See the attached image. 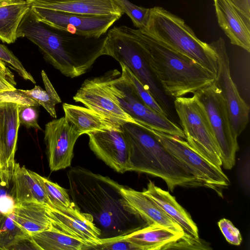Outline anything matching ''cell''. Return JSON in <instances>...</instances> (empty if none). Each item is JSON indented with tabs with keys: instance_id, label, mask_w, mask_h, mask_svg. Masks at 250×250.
I'll use <instances>...</instances> for the list:
<instances>
[{
	"instance_id": "obj_8",
	"label": "cell",
	"mask_w": 250,
	"mask_h": 250,
	"mask_svg": "<svg viewBox=\"0 0 250 250\" xmlns=\"http://www.w3.org/2000/svg\"><path fill=\"white\" fill-rule=\"evenodd\" d=\"M173 104L188 145L212 164L221 167L220 152L212 130L194 97H177Z\"/></svg>"
},
{
	"instance_id": "obj_5",
	"label": "cell",
	"mask_w": 250,
	"mask_h": 250,
	"mask_svg": "<svg viewBox=\"0 0 250 250\" xmlns=\"http://www.w3.org/2000/svg\"><path fill=\"white\" fill-rule=\"evenodd\" d=\"M140 30L188 57L216 77L217 64L214 50L210 43L198 39L181 18L155 6L150 8L146 26Z\"/></svg>"
},
{
	"instance_id": "obj_7",
	"label": "cell",
	"mask_w": 250,
	"mask_h": 250,
	"mask_svg": "<svg viewBox=\"0 0 250 250\" xmlns=\"http://www.w3.org/2000/svg\"><path fill=\"white\" fill-rule=\"evenodd\" d=\"M204 112L219 149L223 167L231 169L239 149L237 137L231 125L227 106L214 81L193 94Z\"/></svg>"
},
{
	"instance_id": "obj_19",
	"label": "cell",
	"mask_w": 250,
	"mask_h": 250,
	"mask_svg": "<svg viewBox=\"0 0 250 250\" xmlns=\"http://www.w3.org/2000/svg\"><path fill=\"white\" fill-rule=\"evenodd\" d=\"M31 7L56 11L92 15H118L124 13L113 0H26Z\"/></svg>"
},
{
	"instance_id": "obj_9",
	"label": "cell",
	"mask_w": 250,
	"mask_h": 250,
	"mask_svg": "<svg viewBox=\"0 0 250 250\" xmlns=\"http://www.w3.org/2000/svg\"><path fill=\"white\" fill-rule=\"evenodd\" d=\"M150 129L166 149L204 187L213 189L222 195V190L229 185L230 181L221 167L193 150L184 139Z\"/></svg>"
},
{
	"instance_id": "obj_25",
	"label": "cell",
	"mask_w": 250,
	"mask_h": 250,
	"mask_svg": "<svg viewBox=\"0 0 250 250\" xmlns=\"http://www.w3.org/2000/svg\"><path fill=\"white\" fill-rule=\"evenodd\" d=\"M31 6L26 0L0 1V40L8 44L17 40L19 26Z\"/></svg>"
},
{
	"instance_id": "obj_6",
	"label": "cell",
	"mask_w": 250,
	"mask_h": 250,
	"mask_svg": "<svg viewBox=\"0 0 250 250\" xmlns=\"http://www.w3.org/2000/svg\"><path fill=\"white\" fill-rule=\"evenodd\" d=\"M144 47L139 29L116 26L106 35L104 54L125 65L170 117L171 104L149 67L144 56Z\"/></svg>"
},
{
	"instance_id": "obj_36",
	"label": "cell",
	"mask_w": 250,
	"mask_h": 250,
	"mask_svg": "<svg viewBox=\"0 0 250 250\" xmlns=\"http://www.w3.org/2000/svg\"><path fill=\"white\" fill-rule=\"evenodd\" d=\"M91 250H140L138 247L123 237L102 240L101 244L93 246Z\"/></svg>"
},
{
	"instance_id": "obj_37",
	"label": "cell",
	"mask_w": 250,
	"mask_h": 250,
	"mask_svg": "<svg viewBox=\"0 0 250 250\" xmlns=\"http://www.w3.org/2000/svg\"><path fill=\"white\" fill-rule=\"evenodd\" d=\"M218 226L226 240L234 245H239L242 238L239 230L229 220L223 218L218 223Z\"/></svg>"
},
{
	"instance_id": "obj_35",
	"label": "cell",
	"mask_w": 250,
	"mask_h": 250,
	"mask_svg": "<svg viewBox=\"0 0 250 250\" xmlns=\"http://www.w3.org/2000/svg\"><path fill=\"white\" fill-rule=\"evenodd\" d=\"M37 106L19 104V116L20 124L27 128L42 130L38 124L39 113Z\"/></svg>"
},
{
	"instance_id": "obj_10",
	"label": "cell",
	"mask_w": 250,
	"mask_h": 250,
	"mask_svg": "<svg viewBox=\"0 0 250 250\" xmlns=\"http://www.w3.org/2000/svg\"><path fill=\"white\" fill-rule=\"evenodd\" d=\"M109 85L122 109L135 122L152 129L185 139L182 129L168 117L146 105L117 69L110 70Z\"/></svg>"
},
{
	"instance_id": "obj_23",
	"label": "cell",
	"mask_w": 250,
	"mask_h": 250,
	"mask_svg": "<svg viewBox=\"0 0 250 250\" xmlns=\"http://www.w3.org/2000/svg\"><path fill=\"white\" fill-rule=\"evenodd\" d=\"M62 108L66 120L74 125L81 135L121 126L86 107L63 103Z\"/></svg>"
},
{
	"instance_id": "obj_39",
	"label": "cell",
	"mask_w": 250,
	"mask_h": 250,
	"mask_svg": "<svg viewBox=\"0 0 250 250\" xmlns=\"http://www.w3.org/2000/svg\"><path fill=\"white\" fill-rule=\"evenodd\" d=\"M40 250L30 234H27L19 239L9 249V250Z\"/></svg>"
},
{
	"instance_id": "obj_40",
	"label": "cell",
	"mask_w": 250,
	"mask_h": 250,
	"mask_svg": "<svg viewBox=\"0 0 250 250\" xmlns=\"http://www.w3.org/2000/svg\"><path fill=\"white\" fill-rule=\"evenodd\" d=\"M0 77L15 86L16 83L13 74L6 66L5 62L0 60Z\"/></svg>"
},
{
	"instance_id": "obj_43",
	"label": "cell",
	"mask_w": 250,
	"mask_h": 250,
	"mask_svg": "<svg viewBox=\"0 0 250 250\" xmlns=\"http://www.w3.org/2000/svg\"><path fill=\"white\" fill-rule=\"evenodd\" d=\"M1 0H0V1H1Z\"/></svg>"
},
{
	"instance_id": "obj_41",
	"label": "cell",
	"mask_w": 250,
	"mask_h": 250,
	"mask_svg": "<svg viewBox=\"0 0 250 250\" xmlns=\"http://www.w3.org/2000/svg\"><path fill=\"white\" fill-rule=\"evenodd\" d=\"M232 2L247 18L250 19V0H232Z\"/></svg>"
},
{
	"instance_id": "obj_42",
	"label": "cell",
	"mask_w": 250,
	"mask_h": 250,
	"mask_svg": "<svg viewBox=\"0 0 250 250\" xmlns=\"http://www.w3.org/2000/svg\"><path fill=\"white\" fill-rule=\"evenodd\" d=\"M0 177L1 178H5V177H10L11 178L12 176L8 175V174H6L2 170L0 163Z\"/></svg>"
},
{
	"instance_id": "obj_30",
	"label": "cell",
	"mask_w": 250,
	"mask_h": 250,
	"mask_svg": "<svg viewBox=\"0 0 250 250\" xmlns=\"http://www.w3.org/2000/svg\"><path fill=\"white\" fill-rule=\"evenodd\" d=\"M27 234L14 220L13 212L0 214V250H9L19 239Z\"/></svg>"
},
{
	"instance_id": "obj_34",
	"label": "cell",
	"mask_w": 250,
	"mask_h": 250,
	"mask_svg": "<svg viewBox=\"0 0 250 250\" xmlns=\"http://www.w3.org/2000/svg\"><path fill=\"white\" fill-rule=\"evenodd\" d=\"M0 60L10 65L23 79L36 83L32 76L27 72L20 61L5 45L1 44H0Z\"/></svg>"
},
{
	"instance_id": "obj_26",
	"label": "cell",
	"mask_w": 250,
	"mask_h": 250,
	"mask_svg": "<svg viewBox=\"0 0 250 250\" xmlns=\"http://www.w3.org/2000/svg\"><path fill=\"white\" fill-rule=\"evenodd\" d=\"M13 218L17 224L29 234L46 229L50 226L47 207L37 202L16 204Z\"/></svg>"
},
{
	"instance_id": "obj_27",
	"label": "cell",
	"mask_w": 250,
	"mask_h": 250,
	"mask_svg": "<svg viewBox=\"0 0 250 250\" xmlns=\"http://www.w3.org/2000/svg\"><path fill=\"white\" fill-rule=\"evenodd\" d=\"M40 250H88L92 245L50 226L30 234Z\"/></svg>"
},
{
	"instance_id": "obj_15",
	"label": "cell",
	"mask_w": 250,
	"mask_h": 250,
	"mask_svg": "<svg viewBox=\"0 0 250 250\" xmlns=\"http://www.w3.org/2000/svg\"><path fill=\"white\" fill-rule=\"evenodd\" d=\"M90 149L118 173L129 171V150L121 125L120 127L89 133Z\"/></svg>"
},
{
	"instance_id": "obj_32",
	"label": "cell",
	"mask_w": 250,
	"mask_h": 250,
	"mask_svg": "<svg viewBox=\"0 0 250 250\" xmlns=\"http://www.w3.org/2000/svg\"><path fill=\"white\" fill-rule=\"evenodd\" d=\"M115 3L131 20L138 29L145 27L148 21L150 8L138 6L128 0H113Z\"/></svg>"
},
{
	"instance_id": "obj_3",
	"label": "cell",
	"mask_w": 250,
	"mask_h": 250,
	"mask_svg": "<svg viewBox=\"0 0 250 250\" xmlns=\"http://www.w3.org/2000/svg\"><path fill=\"white\" fill-rule=\"evenodd\" d=\"M140 32L145 42V59L166 95L176 98L193 94L214 82L215 76L195 61L153 36Z\"/></svg>"
},
{
	"instance_id": "obj_31",
	"label": "cell",
	"mask_w": 250,
	"mask_h": 250,
	"mask_svg": "<svg viewBox=\"0 0 250 250\" xmlns=\"http://www.w3.org/2000/svg\"><path fill=\"white\" fill-rule=\"evenodd\" d=\"M122 70L121 75L128 83L134 92L148 107L158 113L169 118L162 107L155 100L142 83L123 63L119 62Z\"/></svg>"
},
{
	"instance_id": "obj_24",
	"label": "cell",
	"mask_w": 250,
	"mask_h": 250,
	"mask_svg": "<svg viewBox=\"0 0 250 250\" xmlns=\"http://www.w3.org/2000/svg\"><path fill=\"white\" fill-rule=\"evenodd\" d=\"M183 235L159 225L152 224L122 237L136 245L140 250H164Z\"/></svg>"
},
{
	"instance_id": "obj_22",
	"label": "cell",
	"mask_w": 250,
	"mask_h": 250,
	"mask_svg": "<svg viewBox=\"0 0 250 250\" xmlns=\"http://www.w3.org/2000/svg\"><path fill=\"white\" fill-rule=\"evenodd\" d=\"M11 193L16 204L27 202L40 203L52 208L43 188L30 170L15 164L11 179Z\"/></svg>"
},
{
	"instance_id": "obj_38",
	"label": "cell",
	"mask_w": 250,
	"mask_h": 250,
	"mask_svg": "<svg viewBox=\"0 0 250 250\" xmlns=\"http://www.w3.org/2000/svg\"><path fill=\"white\" fill-rule=\"evenodd\" d=\"M0 101L10 102L19 104L40 105L36 101L23 94L19 89L0 92Z\"/></svg>"
},
{
	"instance_id": "obj_2",
	"label": "cell",
	"mask_w": 250,
	"mask_h": 250,
	"mask_svg": "<svg viewBox=\"0 0 250 250\" xmlns=\"http://www.w3.org/2000/svg\"><path fill=\"white\" fill-rule=\"evenodd\" d=\"M36 44L44 59L64 76H80L104 54L106 35L87 37L52 27L39 21L31 10L24 15L17 32Z\"/></svg>"
},
{
	"instance_id": "obj_13",
	"label": "cell",
	"mask_w": 250,
	"mask_h": 250,
	"mask_svg": "<svg viewBox=\"0 0 250 250\" xmlns=\"http://www.w3.org/2000/svg\"><path fill=\"white\" fill-rule=\"evenodd\" d=\"M216 54L217 72L214 80L226 103L230 122L237 136L249 120V105L241 97L230 74L229 58L222 38L210 43Z\"/></svg>"
},
{
	"instance_id": "obj_14",
	"label": "cell",
	"mask_w": 250,
	"mask_h": 250,
	"mask_svg": "<svg viewBox=\"0 0 250 250\" xmlns=\"http://www.w3.org/2000/svg\"><path fill=\"white\" fill-rule=\"evenodd\" d=\"M81 135L64 117L52 120L45 125L44 140L51 171H57L70 166L74 147Z\"/></svg>"
},
{
	"instance_id": "obj_1",
	"label": "cell",
	"mask_w": 250,
	"mask_h": 250,
	"mask_svg": "<svg viewBox=\"0 0 250 250\" xmlns=\"http://www.w3.org/2000/svg\"><path fill=\"white\" fill-rule=\"evenodd\" d=\"M67 175L72 202L92 217L101 240L122 237L149 225L127 203L123 186L109 177L80 166L71 168Z\"/></svg>"
},
{
	"instance_id": "obj_44",
	"label": "cell",
	"mask_w": 250,
	"mask_h": 250,
	"mask_svg": "<svg viewBox=\"0 0 250 250\" xmlns=\"http://www.w3.org/2000/svg\"><path fill=\"white\" fill-rule=\"evenodd\" d=\"M0 92H1V91H0Z\"/></svg>"
},
{
	"instance_id": "obj_4",
	"label": "cell",
	"mask_w": 250,
	"mask_h": 250,
	"mask_svg": "<svg viewBox=\"0 0 250 250\" xmlns=\"http://www.w3.org/2000/svg\"><path fill=\"white\" fill-rule=\"evenodd\" d=\"M121 127L128 147L129 171L161 178L171 191L177 186H204L166 149L149 127L137 122L125 123Z\"/></svg>"
},
{
	"instance_id": "obj_17",
	"label": "cell",
	"mask_w": 250,
	"mask_h": 250,
	"mask_svg": "<svg viewBox=\"0 0 250 250\" xmlns=\"http://www.w3.org/2000/svg\"><path fill=\"white\" fill-rule=\"evenodd\" d=\"M19 108L17 103L0 101V163L3 171L11 176L20 125Z\"/></svg>"
},
{
	"instance_id": "obj_29",
	"label": "cell",
	"mask_w": 250,
	"mask_h": 250,
	"mask_svg": "<svg viewBox=\"0 0 250 250\" xmlns=\"http://www.w3.org/2000/svg\"><path fill=\"white\" fill-rule=\"evenodd\" d=\"M30 172L42 186L52 208L63 209L70 208L74 205L65 189L35 172L30 170Z\"/></svg>"
},
{
	"instance_id": "obj_28",
	"label": "cell",
	"mask_w": 250,
	"mask_h": 250,
	"mask_svg": "<svg viewBox=\"0 0 250 250\" xmlns=\"http://www.w3.org/2000/svg\"><path fill=\"white\" fill-rule=\"evenodd\" d=\"M41 75L45 90L37 85L30 90H19L42 106L51 117L56 118L55 105L61 103L62 100L43 70H42Z\"/></svg>"
},
{
	"instance_id": "obj_20",
	"label": "cell",
	"mask_w": 250,
	"mask_h": 250,
	"mask_svg": "<svg viewBox=\"0 0 250 250\" xmlns=\"http://www.w3.org/2000/svg\"><path fill=\"white\" fill-rule=\"evenodd\" d=\"M121 190L127 203L147 221L149 225H159L175 233L184 234L180 225L143 191H137L124 186Z\"/></svg>"
},
{
	"instance_id": "obj_33",
	"label": "cell",
	"mask_w": 250,
	"mask_h": 250,
	"mask_svg": "<svg viewBox=\"0 0 250 250\" xmlns=\"http://www.w3.org/2000/svg\"><path fill=\"white\" fill-rule=\"evenodd\" d=\"M11 179L0 177V214L13 212L15 202L11 193Z\"/></svg>"
},
{
	"instance_id": "obj_11",
	"label": "cell",
	"mask_w": 250,
	"mask_h": 250,
	"mask_svg": "<svg viewBox=\"0 0 250 250\" xmlns=\"http://www.w3.org/2000/svg\"><path fill=\"white\" fill-rule=\"evenodd\" d=\"M35 17L54 28L87 37L100 38L119 19L118 15H92L31 7Z\"/></svg>"
},
{
	"instance_id": "obj_16",
	"label": "cell",
	"mask_w": 250,
	"mask_h": 250,
	"mask_svg": "<svg viewBox=\"0 0 250 250\" xmlns=\"http://www.w3.org/2000/svg\"><path fill=\"white\" fill-rule=\"evenodd\" d=\"M47 212L51 226L91 245L90 250L102 243L101 231L92 217L81 211L74 204L63 209L47 208Z\"/></svg>"
},
{
	"instance_id": "obj_18",
	"label": "cell",
	"mask_w": 250,
	"mask_h": 250,
	"mask_svg": "<svg viewBox=\"0 0 250 250\" xmlns=\"http://www.w3.org/2000/svg\"><path fill=\"white\" fill-rule=\"evenodd\" d=\"M218 23L230 43L250 51V19L232 0H213Z\"/></svg>"
},
{
	"instance_id": "obj_12",
	"label": "cell",
	"mask_w": 250,
	"mask_h": 250,
	"mask_svg": "<svg viewBox=\"0 0 250 250\" xmlns=\"http://www.w3.org/2000/svg\"><path fill=\"white\" fill-rule=\"evenodd\" d=\"M109 75L108 71L102 76L85 80L73 97L74 101L116 124L136 123L122 109L111 90Z\"/></svg>"
},
{
	"instance_id": "obj_21",
	"label": "cell",
	"mask_w": 250,
	"mask_h": 250,
	"mask_svg": "<svg viewBox=\"0 0 250 250\" xmlns=\"http://www.w3.org/2000/svg\"><path fill=\"white\" fill-rule=\"evenodd\" d=\"M152 199L164 212L182 228L184 235L199 240L198 229L188 212L176 201L168 191L157 187L149 181L143 191Z\"/></svg>"
}]
</instances>
